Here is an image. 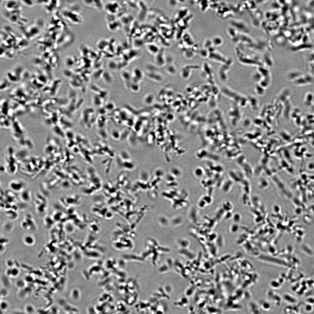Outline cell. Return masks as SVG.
<instances>
[{
    "label": "cell",
    "instance_id": "obj_4",
    "mask_svg": "<svg viewBox=\"0 0 314 314\" xmlns=\"http://www.w3.org/2000/svg\"><path fill=\"white\" fill-rule=\"evenodd\" d=\"M208 58L214 61L222 62H225L226 60V58L217 50L209 52Z\"/></svg>",
    "mask_w": 314,
    "mask_h": 314
},
{
    "label": "cell",
    "instance_id": "obj_8",
    "mask_svg": "<svg viewBox=\"0 0 314 314\" xmlns=\"http://www.w3.org/2000/svg\"><path fill=\"white\" fill-rule=\"evenodd\" d=\"M213 46L215 47L222 46L224 43L223 39L219 35H216L211 39Z\"/></svg>",
    "mask_w": 314,
    "mask_h": 314
},
{
    "label": "cell",
    "instance_id": "obj_3",
    "mask_svg": "<svg viewBox=\"0 0 314 314\" xmlns=\"http://www.w3.org/2000/svg\"><path fill=\"white\" fill-rule=\"evenodd\" d=\"M82 3L87 6L97 10L104 9V4L102 0H83Z\"/></svg>",
    "mask_w": 314,
    "mask_h": 314
},
{
    "label": "cell",
    "instance_id": "obj_7",
    "mask_svg": "<svg viewBox=\"0 0 314 314\" xmlns=\"http://www.w3.org/2000/svg\"><path fill=\"white\" fill-rule=\"evenodd\" d=\"M108 29L112 32H115L119 29L120 27L119 22L115 20L106 22Z\"/></svg>",
    "mask_w": 314,
    "mask_h": 314
},
{
    "label": "cell",
    "instance_id": "obj_11",
    "mask_svg": "<svg viewBox=\"0 0 314 314\" xmlns=\"http://www.w3.org/2000/svg\"><path fill=\"white\" fill-rule=\"evenodd\" d=\"M147 47L148 51L153 53L157 54L159 51L158 47L155 44H149Z\"/></svg>",
    "mask_w": 314,
    "mask_h": 314
},
{
    "label": "cell",
    "instance_id": "obj_14",
    "mask_svg": "<svg viewBox=\"0 0 314 314\" xmlns=\"http://www.w3.org/2000/svg\"><path fill=\"white\" fill-rule=\"evenodd\" d=\"M199 3V7L202 11H205L209 6V3L207 1H201Z\"/></svg>",
    "mask_w": 314,
    "mask_h": 314
},
{
    "label": "cell",
    "instance_id": "obj_13",
    "mask_svg": "<svg viewBox=\"0 0 314 314\" xmlns=\"http://www.w3.org/2000/svg\"><path fill=\"white\" fill-rule=\"evenodd\" d=\"M24 241L26 244L31 245L33 243L34 239L32 236L30 235H28L24 237Z\"/></svg>",
    "mask_w": 314,
    "mask_h": 314
},
{
    "label": "cell",
    "instance_id": "obj_5",
    "mask_svg": "<svg viewBox=\"0 0 314 314\" xmlns=\"http://www.w3.org/2000/svg\"><path fill=\"white\" fill-rule=\"evenodd\" d=\"M10 188L16 192L20 191L24 187V184L20 181L14 180L10 181L9 183Z\"/></svg>",
    "mask_w": 314,
    "mask_h": 314
},
{
    "label": "cell",
    "instance_id": "obj_12",
    "mask_svg": "<svg viewBox=\"0 0 314 314\" xmlns=\"http://www.w3.org/2000/svg\"><path fill=\"white\" fill-rule=\"evenodd\" d=\"M199 55L202 58H208L209 54V52L208 50L204 47L201 49L199 51Z\"/></svg>",
    "mask_w": 314,
    "mask_h": 314
},
{
    "label": "cell",
    "instance_id": "obj_16",
    "mask_svg": "<svg viewBox=\"0 0 314 314\" xmlns=\"http://www.w3.org/2000/svg\"><path fill=\"white\" fill-rule=\"evenodd\" d=\"M7 265L9 267V268H11L13 267V266L14 264L13 261L12 260H9L7 261Z\"/></svg>",
    "mask_w": 314,
    "mask_h": 314
},
{
    "label": "cell",
    "instance_id": "obj_2",
    "mask_svg": "<svg viewBox=\"0 0 314 314\" xmlns=\"http://www.w3.org/2000/svg\"><path fill=\"white\" fill-rule=\"evenodd\" d=\"M119 7L117 2L109 1L104 4V9L107 14L114 15L117 11Z\"/></svg>",
    "mask_w": 314,
    "mask_h": 314
},
{
    "label": "cell",
    "instance_id": "obj_6",
    "mask_svg": "<svg viewBox=\"0 0 314 314\" xmlns=\"http://www.w3.org/2000/svg\"><path fill=\"white\" fill-rule=\"evenodd\" d=\"M109 41L106 39H101L97 42L96 47L101 51H105L109 47Z\"/></svg>",
    "mask_w": 314,
    "mask_h": 314
},
{
    "label": "cell",
    "instance_id": "obj_1",
    "mask_svg": "<svg viewBox=\"0 0 314 314\" xmlns=\"http://www.w3.org/2000/svg\"><path fill=\"white\" fill-rule=\"evenodd\" d=\"M64 16L70 22L75 24H80L83 22V18L79 11L69 9L65 11Z\"/></svg>",
    "mask_w": 314,
    "mask_h": 314
},
{
    "label": "cell",
    "instance_id": "obj_10",
    "mask_svg": "<svg viewBox=\"0 0 314 314\" xmlns=\"http://www.w3.org/2000/svg\"><path fill=\"white\" fill-rule=\"evenodd\" d=\"M19 272V270L13 267L9 268V269L7 270V273L8 276L15 277L18 275Z\"/></svg>",
    "mask_w": 314,
    "mask_h": 314
},
{
    "label": "cell",
    "instance_id": "obj_9",
    "mask_svg": "<svg viewBox=\"0 0 314 314\" xmlns=\"http://www.w3.org/2000/svg\"><path fill=\"white\" fill-rule=\"evenodd\" d=\"M189 10L186 7L182 8L179 11L178 14V20L179 21L183 19L188 16Z\"/></svg>",
    "mask_w": 314,
    "mask_h": 314
},
{
    "label": "cell",
    "instance_id": "obj_15",
    "mask_svg": "<svg viewBox=\"0 0 314 314\" xmlns=\"http://www.w3.org/2000/svg\"><path fill=\"white\" fill-rule=\"evenodd\" d=\"M183 53L184 56L186 58L188 56L187 58L188 59L193 57L194 52L192 50H187L184 51Z\"/></svg>",
    "mask_w": 314,
    "mask_h": 314
}]
</instances>
